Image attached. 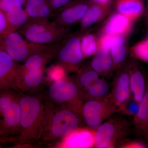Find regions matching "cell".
Listing matches in <instances>:
<instances>
[{
  "instance_id": "4",
  "label": "cell",
  "mask_w": 148,
  "mask_h": 148,
  "mask_svg": "<svg viewBox=\"0 0 148 148\" xmlns=\"http://www.w3.org/2000/svg\"><path fill=\"white\" fill-rule=\"evenodd\" d=\"M95 130V145L98 148H113L129 133L127 120L120 115H113Z\"/></svg>"
},
{
  "instance_id": "38",
  "label": "cell",
  "mask_w": 148,
  "mask_h": 148,
  "mask_svg": "<svg viewBox=\"0 0 148 148\" xmlns=\"http://www.w3.org/2000/svg\"><path fill=\"white\" fill-rule=\"evenodd\" d=\"M13 5L16 7H22L25 5L26 0H10Z\"/></svg>"
},
{
  "instance_id": "30",
  "label": "cell",
  "mask_w": 148,
  "mask_h": 148,
  "mask_svg": "<svg viewBox=\"0 0 148 148\" xmlns=\"http://www.w3.org/2000/svg\"><path fill=\"white\" fill-rule=\"evenodd\" d=\"M133 52L139 59L148 62V38L135 46L133 49Z\"/></svg>"
},
{
  "instance_id": "37",
  "label": "cell",
  "mask_w": 148,
  "mask_h": 148,
  "mask_svg": "<svg viewBox=\"0 0 148 148\" xmlns=\"http://www.w3.org/2000/svg\"><path fill=\"white\" fill-rule=\"evenodd\" d=\"M7 27V22L6 16L1 12L0 11V34L5 31Z\"/></svg>"
},
{
  "instance_id": "10",
  "label": "cell",
  "mask_w": 148,
  "mask_h": 148,
  "mask_svg": "<svg viewBox=\"0 0 148 148\" xmlns=\"http://www.w3.org/2000/svg\"><path fill=\"white\" fill-rule=\"evenodd\" d=\"M88 9L87 5L82 2L67 4L54 14L53 21L61 27L73 24L82 18Z\"/></svg>"
},
{
  "instance_id": "20",
  "label": "cell",
  "mask_w": 148,
  "mask_h": 148,
  "mask_svg": "<svg viewBox=\"0 0 148 148\" xmlns=\"http://www.w3.org/2000/svg\"><path fill=\"white\" fill-rule=\"evenodd\" d=\"M6 18L7 24L11 27V32L21 28L29 20L27 12L22 7L14 6L12 10L7 13Z\"/></svg>"
},
{
  "instance_id": "1",
  "label": "cell",
  "mask_w": 148,
  "mask_h": 148,
  "mask_svg": "<svg viewBox=\"0 0 148 148\" xmlns=\"http://www.w3.org/2000/svg\"><path fill=\"white\" fill-rule=\"evenodd\" d=\"M82 121L79 113L66 106L45 101L44 123L39 141L50 143L64 138L80 128Z\"/></svg>"
},
{
  "instance_id": "29",
  "label": "cell",
  "mask_w": 148,
  "mask_h": 148,
  "mask_svg": "<svg viewBox=\"0 0 148 148\" xmlns=\"http://www.w3.org/2000/svg\"><path fill=\"white\" fill-rule=\"evenodd\" d=\"M81 49L83 54L85 56H90L93 54L96 49L94 37L91 35L84 37L82 41Z\"/></svg>"
},
{
  "instance_id": "22",
  "label": "cell",
  "mask_w": 148,
  "mask_h": 148,
  "mask_svg": "<svg viewBox=\"0 0 148 148\" xmlns=\"http://www.w3.org/2000/svg\"><path fill=\"white\" fill-rule=\"evenodd\" d=\"M111 52L114 62L119 64L122 63L125 58L126 51L124 40L120 36L114 37Z\"/></svg>"
},
{
  "instance_id": "26",
  "label": "cell",
  "mask_w": 148,
  "mask_h": 148,
  "mask_svg": "<svg viewBox=\"0 0 148 148\" xmlns=\"http://www.w3.org/2000/svg\"><path fill=\"white\" fill-rule=\"evenodd\" d=\"M102 11L99 7L94 6L87 10L81 20L82 27H89L96 22L102 15Z\"/></svg>"
},
{
  "instance_id": "40",
  "label": "cell",
  "mask_w": 148,
  "mask_h": 148,
  "mask_svg": "<svg viewBox=\"0 0 148 148\" xmlns=\"http://www.w3.org/2000/svg\"><path fill=\"white\" fill-rule=\"evenodd\" d=\"M94 1L100 3L105 4L108 3L109 0H94Z\"/></svg>"
},
{
  "instance_id": "21",
  "label": "cell",
  "mask_w": 148,
  "mask_h": 148,
  "mask_svg": "<svg viewBox=\"0 0 148 148\" xmlns=\"http://www.w3.org/2000/svg\"><path fill=\"white\" fill-rule=\"evenodd\" d=\"M118 8L121 13L137 16L143 12V5L141 0H119Z\"/></svg>"
},
{
  "instance_id": "35",
  "label": "cell",
  "mask_w": 148,
  "mask_h": 148,
  "mask_svg": "<svg viewBox=\"0 0 148 148\" xmlns=\"http://www.w3.org/2000/svg\"><path fill=\"white\" fill-rule=\"evenodd\" d=\"M121 147L125 148H145L147 147L145 144L140 142H131L124 144Z\"/></svg>"
},
{
  "instance_id": "19",
  "label": "cell",
  "mask_w": 148,
  "mask_h": 148,
  "mask_svg": "<svg viewBox=\"0 0 148 148\" xmlns=\"http://www.w3.org/2000/svg\"><path fill=\"white\" fill-rule=\"evenodd\" d=\"M131 93L133 98L140 103L146 92V81L141 71L138 69H134L130 75Z\"/></svg>"
},
{
  "instance_id": "39",
  "label": "cell",
  "mask_w": 148,
  "mask_h": 148,
  "mask_svg": "<svg viewBox=\"0 0 148 148\" xmlns=\"http://www.w3.org/2000/svg\"><path fill=\"white\" fill-rule=\"evenodd\" d=\"M7 140H9L8 139L6 136L3 131L2 128L0 125V143H3Z\"/></svg>"
},
{
  "instance_id": "17",
  "label": "cell",
  "mask_w": 148,
  "mask_h": 148,
  "mask_svg": "<svg viewBox=\"0 0 148 148\" xmlns=\"http://www.w3.org/2000/svg\"><path fill=\"white\" fill-rule=\"evenodd\" d=\"M80 91L83 101L90 99H103L108 98L110 95L109 84L100 79Z\"/></svg>"
},
{
  "instance_id": "27",
  "label": "cell",
  "mask_w": 148,
  "mask_h": 148,
  "mask_svg": "<svg viewBox=\"0 0 148 148\" xmlns=\"http://www.w3.org/2000/svg\"><path fill=\"white\" fill-rule=\"evenodd\" d=\"M47 73V78L53 82L66 79V70L58 64L50 66Z\"/></svg>"
},
{
  "instance_id": "2",
  "label": "cell",
  "mask_w": 148,
  "mask_h": 148,
  "mask_svg": "<svg viewBox=\"0 0 148 148\" xmlns=\"http://www.w3.org/2000/svg\"><path fill=\"white\" fill-rule=\"evenodd\" d=\"M21 116L19 135L14 140L18 145L39 141L44 123L45 101L32 95H19Z\"/></svg>"
},
{
  "instance_id": "14",
  "label": "cell",
  "mask_w": 148,
  "mask_h": 148,
  "mask_svg": "<svg viewBox=\"0 0 148 148\" xmlns=\"http://www.w3.org/2000/svg\"><path fill=\"white\" fill-rule=\"evenodd\" d=\"M56 51L35 53L29 56L24 61V64L19 65L18 73L19 83L21 77L27 72L37 69H45L46 64L55 58Z\"/></svg>"
},
{
  "instance_id": "18",
  "label": "cell",
  "mask_w": 148,
  "mask_h": 148,
  "mask_svg": "<svg viewBox=\"0 0 148 148\" xmlns=\"http://www.w3.org/2000/svg\"><path fill=\"white\" fill-rule=\"evenodd\" d=\"M45 71V69L27 72L21 77L18 90L27 91L38 87L44 79Z\"/></svg>"
},
{
  "instance_id": "11",
  "label": "cell",
  "mask_w": 148,
  "mask_h": 148,
  "mask_svg": "<svg viewBox=\"0 0 148 148\" xmlns=\"http://www.w3.org/2000/svg\"><path fill=\"white\" fill-rule=\"evenodd\" d=\"M19 95L14 101L3 115L0 125L8 135H19L21 121V108L19 103Z\"/></svg>"
},
{
  "instance_id": "15",
  "label": "cell",
  "mask_w": 148,
  "mask_h": 148,
  "mask_svg": "<svg viewBox=\"0 0 148 148\" xmlns=\"http://www.w3.org/2000/svg\"><path fill=\"white\" fill-rule=\"evenodd\" d=\"M136 133L148 143V81H146L145 95L140 104L138 112L134 116Z\"/></svg>"
},
{
  "instance_id": "13",
  "label": "cell",
  "mask_w": 148,
  "mask_h": 148,
  "mask_svg": "<svg viewBox=\"0 0 148 148\" xmlns=\"http://www.w3.org/2000/svg\"><path fill=\"white\" fill-rule=\"evenodd\" d=\"M131 94L130 74L123 73L115 80L110 98L115 105L119 112V109L129 98Z\"/></svg>"
},
{
  "instance_id": "23",
  "label": "cell",
  "mask_w": 148,
  "mask_h": 148,
  "mask_svg": "<svg viewBox=\"0 0 148 148\" xmlns=\"http://www.w3.org/2000/svg\"><path fill=\"white\" fill-rule=\"evenodd\" d=\"M128 18L119 14L112 16L106 27V31L109 34L114 35L121 32L127 26Z\"/></svg>"
},
{
  "instance_id": "32",
  "label": "cell",
  "mask_w": 148,
  "mask_h": 148,
  "mask_svg": "<svg viewBox=\"0 0 148 148\" xmlns=\"http://www.w3.org/2000/svg\"><path fill=\"white\" fill-rule=\"evenodd\" d=\"M71 0H48L53 15L59 9L70 2Z\"/></svg>"
},
{
  "instance_id": "5",
  "label": "cell",
  "mask_w": 148,
  "mask_h": 148,
  "mask_svg": "<svg viewBox=\"0 0 148 148\" xmlns=\"http://www.w3.org/2000/svg\"><path fill=\"white\" fill-rule=\"evenodd\" d=\"M118 110L110 96L103 99H90L83 101L80 115L82 120L88 128L95 130Z\"/></svg>"
},
{
  "instance_id": "7",
  "label": "cell",
  "mask_w": 148,
  "mask_h": 148,
  "mask_svg": "<svg viewBox=\"0 0 148 148\" xmlns=\"http://www.w3.org/2000/svg\"><path fill=\"white\" fill-rule=\"evenodd\" d=\"M51 102L68 107L80 114L83 98L76 83L65 79L52 83L48 91Z\"/></svg>"
},
{
  "instance_id": "41",
  "label": "cell",
  "mask_w": 148,
  "mask_h": 148,
  "mask_svg": "<svg viewBox=\"0 0 148 148\" xmlns=\"http://www.w3.org/2000/svg\"><path fill=\"white\" fill-rule=\"evenodd\" d=\"M147 8H148V0L147 1Z\"/></svg>"
},
{
  "instance_id": "25",
  "label": "cell",
  "mask_w": 148,
  "mask_h": 148,
  "mask_svg": "<svg viewBox=\"0 0 148 148\" xmlns=\"http://www.w3.org/2000/svg\"><path fill=\"white\" fill-rule=\"evenodd\" d=\"M99 79L97 73L95 71H88L80 74L75 82L81 91Z\"/></svg>"
},
{
  "instance_id": "6",
  "label": "cell",
  "mask_w": 148,
  "mask_h": 148,
  "mask_svg": "<svg viewBox=\"0 0 148 148\" xmlns=\"http://www.w3.org/2000/svg\"><path fill=\"white\" fill-rule=\"evenodd\" d=\"M58 46L54 45H40L30 42L19 33H8L4 40L5 51L16 62H24L31 55L43 51H55Z\"/></svg>"
},
{
  "instance_id": "3",
  "label": "cell",
  "mask_w": 148,
  "mask_h": 148,
  "mask_svg": "<svg viewBox=\"0 0 148 148\" xmlns=\"http://www.w3.org/2000/svg\"><path fill=\"white\" fill-rule=\"evenodd\" d=\"M64 29L49 20H29L20 28L27 40L40 45L57 44L64 36Z\"/></svg>"
},
{
  "instance_id": "28",
  "label": "cell",
  "mask_w": 148,
  "mask_h": 148,
  "mask_svg": "<svg viewBox=\"0 0 148 148\" xmlns=\"http://www.w3.org/2000/svg\"><path fill=\"white\" fill-rule=\"evenodd\" d=\"M140 103H138L133 97L130 96L125 103L121 107L119 112L128 115L135 116L139 110Z\"/></svg>"
},
{
  "instance_id": "42",
  "label": "cell",
  "mask_w": 148,
  "mask_h": 148,
  "mask_svg": "<svg viewBox=\"0 0 148 148\" xmlns=\"http://www.w3.org/2000/svg\"><path fill=\"white\" fill-rule=\"evenodd\" d=\"M1 0H0V3H1Z\"/></svg>"
},
{
  "instance_id": "9",
  "label": "cell",
  "mask_w": 148,
  "mask_h": 148,
  "mask_svg": "<svg viewBox=\"0 0 148 148\" xmlns=\"http://www.w3.org/2000/svg\"><path fill=\"white\" fill-rule=\"evenodd\" d=\"M19 65L5 51L0 49V90H18Z\"/></svg>"
},
{
  "instance_id": "31",
  "label": "cell",
  "mask_w": 148,
  "mask_h": 148,
  "mask_svg": "<svg viewBox=\"0 0 148 148\" xmlns=\"http://www.w3.org/2000/svg\"><path fill=\"white\" fill-rule=\"evenodd\" d=\"M91 66L96 73H101L105 71L103 67L101 49L98 51L95 57L92 59Z\"/></svg>"
},
{
  "instance_id": "33",
  "label": "cell",
  "mask_w": 148,
  "mask_h": 148,
  "mask_svg": "<svg viewBox=\"0 0 148 148\" xmlns=\"http://www.w3.org/2000/svg\"><path fill=\"white\" fill-rule=\"evenodd\" d=\"M102 60H103V67L105 71L110 70L112 67V60L109 51L101 49Z\"/></svg>"
},
{
  "instance_id": "34",
  "label": "cell",
  "mask_w": 148,
  "mask_h": 148,
  "mask_svg": "<svg viewBox=\"0 0 148 148\" xmlns=\"http://www.w3.org/2000/svg\"><path fill=\"white\" fill-rule=\"evenodd\" d=\"M14 7L10 0H1L0 3L1 10L6 12V13L12 10Z\"/></svg>"
},
{
  "instance_id": "16",
  "label": "cell",
  "mask_w": 148,
  "mask_h": 148,
  "mask_svg": "<svg viewBox=\"0 0 148 148\" xmlns=\"http://www.w3.org/2000/svg\"><path fill=\"white\" fill-rule=\"evenodd\" d=\"M24 5L29 20H49L53 16L48 0H26Z\"/></svg>"
},
{
  "instance_id": "24",
  "label": "cell",
  "mask_w": 148,
  "mask_h": 148,
  "mask_svg": "<svg viewBox=\"0 0 148 148\" xmlns=\"http://www.w3.org/2000/svg\"><path fill=\"white\" fill-rule=\"evenodd\" d=\"M13 89H3L0 90V116L2 117L14 101L19 95L12 91Z\"/></svg>"
},
{
  "instance_id": "12",
  "label": "cell",
  "mask_w": 148,
  "mask_h": 148,
  "mask_svg": "<svg viewBox=\"0 0 148 148\" xmlns=\"http://www.w3.org/2000/svg\"><path fill=\"white\" fill-rule=\"evenodd\" d=\"M64 138L63 145L65 147H92L95 145V130L79 128Z\"/></svg>"
},
{
  "instance_id": "8",
  "label": "cell",
  "mask_w": 148,
  "mask_h": 148,
  "mask_svg": "<svg viewBox=\"0 0 148 148\" xmlns=\"http://www.w3.org/2000/svg\"><path fill=\"white\" fill-rule=\"evenodd\" d=\"M83 53L81 42L79 37H72L63 45L59 46L56 51L55 58L58 64L66 68L74 67L82 61Z\"/></svg>"
},
{
  "instance_id": "36",
  "label": "cell",
  "mask_w": 148,
  "mask_h": 148,
  "mask_svg": "<svg viewBox=\"0 0 148 148\" xmlns=\"http://www.w3.org/2000/svg\"><path fill=\"white\" fill-rule=\"evenodd\" d=\"M114 38L110 36H106L102 41V49L109 51L111 49Z\"/></svg>"
}]
</instances>
